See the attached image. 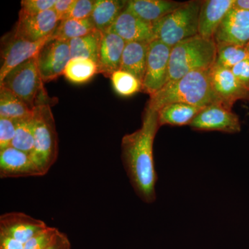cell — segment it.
<instances>
[{
    "mask_svg": "<svg viewBox=\"0 0 249 249\" xmlns=\"http://www.w3.org/2000/svg\"><path fill=\"white\" fill-rule=\"evenodd\" d=\"M160 127L158 111L147 106L142 127L124 135L121 142V157L129 181L137 196L147 204L155 202L157 196L155 186L158 177L153 145Z\"/></svg>",
    "mask_w": 249,
    "mask_h": 249,
    "instance_id": "1",
    "label": "cell"
},
{
    "mask_svg": "<svg viewBox=\"0 0 249 249\" xmlns=\"http://www.w3.org/2000/svg\"><path fill=\"white\" fill-rule=\"evenodd\" d=\"M211 69L192 71L180 79L169 82L163 89L150 96L147 106L158 111L173 103H186L202 108L214 103L222 104L213 87Z\"/></svg>",
    "mask_w": 249,
    "mask_h": 249,
    "instance_id": "2",
    "label": "cell"
},
{
    "mask_svg": "<svg viewBox=\"0 0 249 249\" xmlns=\"http://www.w3.org/2000/svg\"><path fill=\"white\" fill-rule=\"evenodd\" d=\"M216 55L217 44L214 40L196 35L181 41L172 47L168 83L180 79L192 71L212 68Z\"/></svg>",
    "mask_w": 249,
    "mask_h": 249,
    "instance_id": "3",
    "label": "cell"
},
{
    "mask_svg": "<svg viewBox=\"0 0 249 249\" xmlns=\"http://www.w3.org/2000/svg\"><path fill=\"white\" fill-rule=\"evenodd\" d=\"M201 1L183 2L179 7L152 24L155 39L173 47L198 35Z\"/></svg>",
    "mask_w": 249,
    "mask_h": 249,
    "instance_id": "4",
    "label": "cell"
},
{
    "mask_svg": "<svg viewBox=\"0 0 249 249\" xmlns=\"http://www.w3.org/2000/svg\"><path fill=\"white\" fill-rule=\"evenodd\" d=\"M34 114L35 142L31 156L41 173L45 175L58 158V134L49 103L39 105L34 108Z\"/></svg>",
    "mask_w": 249,
    "mask_h": 249,
    "instance_id": "5",
    "label": "cell"
},
{
    "mask_svg": "<svg viewBox=\"0 0 249 249\" xmlns=\"http://www.w3.org/2000/svg\"><path fill=\"white\" fill-rule=\"evenodd\" d=\"M37 68L36 57L15 67L0 83L34 109L39 105L49 103L47 94Z\"/></svg>",
    "mask_w": 249,
    "mask_h": 249,
    "instance_id": "6",
    "label": "cell"
},
{
    "mask_svg": "<svg viewBox=\"0 0 249 249\" xmlns=\"http://www.w3.org/2000/svg\"><path fill=\"white\" fill-rule=\"evenodd\" d=\"M172 47L157 39L150 42L142 91L150 96L160 91L168 83Z\"/></svg>",
    "mask_w": 249,
    "mask_h": 249,
    "instance_id": "7",
    "label": "cell"
},
{
    "mask_svg": "<svg viewBox=\"0 0 249 249\" xmlns=\"http://www.w3.org/2000/svg\"><path fill=\"white\" fill-rule=\"evenodd\" d=\"M52 37L32 42L16 37L13 32L4 36L1 40L0 83L15 67L37 56L41 48Z\"/></svg>",
    "mask_w": 249,
    "mask_h": 249,
    "instance_id": "8",
    "label": "cell"
},
{
    "mask_svg": "<svg viewBox=\"0 0 249 249\" xmlns=\"http://www.w3.org/2000/svg\"><path fill=\"white\" fill-rule=\"evenodd\" d=\"M71 59L69 42L52 37L36 56L37 68L42 81H52L63 74L65 67Z\"/></svg>",
    "mask_w": 249,
    "mask_h": 249,
    "instance_id": "9",
    "label": "cell"
},
{
    "mask_svg": "<svg viewBox=\"0 0 249 249\" xmlns=\"http://www.w3.org/2000/svg\"><path fill=\"white\" fill-rule=\"evenodd\" d=\"M189 125L198 131H218L229 134L241 131L238 116L220 103L204 107Z\"/></svg>",
    "mask_w": 249,
    "mask_h": 249,
    "instance_id": "10",
    "label": "cell"
},
{
    "mask_svg": "<svg viewBox=\"0 0 249 249\" xmlns=\"http://www.w3.org/2000/svg\"><path fill=\"white\" fill-rule=\"evenodd\" d=\"M59 22L60 19L53 9L35 15L19 13V19L12 32L23 40L38 42L52 37Z\"/></svg>",
    "mask_w": 249,
    "mask_h": 249,
    "instance_id": "11",
    "label": "cell"
},
{
    "mask_svg": "<svg viewBox=\"0 0 249 249\" xmlns=\"http://www.w3.org/2000/svg\"><path fill=\"white\" fill-rule=\"evenodd\" d=\"M216 44L247 47L249 44V11L232 8L223 19L214 36Z\"/></svg>",
    "mask_w": 249,
    "mask_h": 249,
    "instance_id": "12",
    "label": "cell"
},
{
    "mask_svg": "<svg viewBox=\"0 0 249 249\" xmlns=\"http://www.w3.org/2000/svg\"><path fill=\"white\" fill-rule=\"evenodd\" d=\"M47 227L43 221L23 213H7L0 216V233L23 245Z\"/></svg>",
    "mask_w": 249,
    "mask_h": 249,
    "instance_id": "13",
    "label": "cell"
},
{
    "mask_svg": "<svg viewBox=\"0 0 249 249\" xmlns=\"http://www.w3.org/2000/svg\"><path fill=\"white\" fill-rule=\"evenodd\" d=\"M211 78L214 92L224 107L231 109L236 101H249V90L240 84L230 69L213 65L211 69Z\"/></svg>",
    "mask_w": 249,
    "mask_h": 249,
    "instance_id": "14",
    "label": "cell"
},
{
    "mask_svg": "<svg viewBox=\"0 0 249 249\" xmlns=\"http://www.w3.org/2000/svg\"><path fill=\"white\" fill-rule=\"evenodd\" d=\"M43 176L30 154L12 146L0 150V178H19Z\"/></svg>",
    "mask_w": 249,
    "mask_h": 249,
    "instance_id": "15",
    "label": "cell"
},
{
    "mask_svg": "<svg viewBox=\"0 0 249 249\" xmlns=\"http://www.w3.org/2000/svg\"><path fill=\"white\" fill-rule=\"evenodd\" d=\"M107 31L115 33L126 42L150 43L155 40L152 24L124 9Z\"/></svg>",
    "mask_w": 249,
    "mask_h": 249,
    "instance_id": "16",
    "label": "cell"
},
{
    "mask_svg": "<svg viewBox=\"0 0 249 249\" xmlns=\"http://www.w3.org/2000/svg\"><path fill=\"white\" fill-rule=\"evenodd\" d=\"M126 42L115 33H103L97 62L98 73L110 78L120 70L121 60Z\"/></svg>",
    "mask_w": 249,
    "mask_h": 249,
    "instance_id": "17",
    "label": "cell"
},
{
    "mask_svg": "<svg viewBox=\"0 0 249 249\" xmlns=\"http://www.w3.org/2000/svg\"><path fill=\"white\" fill-rule=\"evenodd\" d=\"M235 0H206L201 3L199 16L198 35L214 40L218 27L227 13L232 9Z\"/></svg>",
    "mask_w": 249,
    "mask_h": 249,
    "instance_id": "18",
    "label": "cell"
},
{
    "mask_svg": "<svg viewBox=\"0 0 249 249\" xmlns=\"http://www.w3.org/2000/svg\"><path fill=\"white\" fill-rule=\"evenodd\" d=\"M183 2L169 0H130L125 9L145 22L153 24L173 12Z\"/></svg>",
    "mask_w": 249,
    "mask_h": 249,
    "instance_id": "19",
    "label": "cell"
},
{
    "mask_svg": "<svg viewBox=\"0 0 249 249\" xmlns=\"http://www.w3.org/2000/svg\"><path fill=\"white\" fill-rule=\"evenodd\" d=\"M148 45L147 42H126L121 60L120 70L133 75L142 85L146 70Z\"/></svg>",
    "mask_w": 249,
    "mask_h": 249,
    "instance_id": "20",
    "label": "cell"
},
{
    "mask_svg": "<svg viewBox=\"0 0 249 249\" xmlns=\"http://www.w3.org/2000/svg\"><path fill=\"white\" fill-rule=\"evenodd\" d=\"M127 1L97 0L91 14V20L97 30L105 33L109 30L121 13L125 9Z\"/></svg>",
    "mask_w": 249,
    "mask_h": 249,
    "instance_id": "21",
    "label": "cell"
},
{
    "mask_svg": "<svg viewBox=\"0 0 249 249\" xmlns=\"http://www.w3.org/2000/svg\"><path fill=\"white\" fill-rule=\"evenodd\" d=\"M204 108L183 103L166 105L158 111L160 126L170 124L183 126L190 124Z\"/></svg>",
    "mask_w": 249,
    "mask_h": 249,
    "instance_id": "22",
    "label": "cell"
},
{
    "mask_svg": "<svg viewBox=\"0 0 249 249\" xmlns=\"http://www.w3.org/2000/svg\"><path fill=\"white\" fill-rule=\"evenodd\" d=\"M103 36V32L95 29L88 35L69 41L71 58H88L97 63Z\"/></svg>",
    "mask_w": 249,
    "mask_h": 249,
    "instance_id": "23",
    "label": "cell"
},
{
    "mask_svg": "<svg viewBox=\"0 0 249 249\" xmlns=\"http://www.w3.org/2000/svg\"><path fill=\"white\" fill-rule=\"evenodd\" d=\"M34 114L20 98L5 87H0V117L19 120Z\"/></svg>",
    "mask_w": 249,
    "mask_h": 249,
    "instance_id": "24",
    "label": "cell"
},
{
    "mask_svg": "<svg viewBox=\"0 0 249 249\" xmlns=\"http://www.w3.org/2000/svg\"><path fill=\"white\" fill-rule=\"evenodd\" d=\"M98 73L96 62L88 58H71L67 64L63 75L74 84H83Z\"/></svg>",
    "mask_w": 249,
    "mask_h": 249,
    "instance_id": "25",
    "label": "cell"
},
{
    "mask_svg": "<svg viewBox=\"0 0 249 249\" xmlns=\"http://www.w3.org/2000/svg\"><path fill=\"white\" fill-rule=\"evenodd\" d=\"M96 29L91 18L83 19H63L52 34L58 40L69 41L88 35Z\"/></svg>",
    "mask_w": 249,
    "mask_h": 249,
    "instance_id": "26",
    "label": "cell"
},
{
    "mask_svg": "<svg viewBox=\"0 0 249 249\" xmlns=\"http://www.w3.org/2000/svg\"><path fill=\"white\" fill-rule=\"evenodd\" d=\"M35 134V119L34 114L19 119L17 122L16 134L11 146L30 154L34 147Z\"/></svg>",
    "mask_w": 249,
    "mask_h": 249,
    "instance_id": "27",
    "label": "cell"
},
{
    "mask_svg": "<svg viewBox=\"0 0 249 249\" xmlns=\"http://www.w3.org/2000/svg\"><path fill=\"white\" fill-rule=\"evenodd\" d=\"M249 59V52L247 47L232 45V44H217V55L215 66L230 69L240 62Z\"/></svg>",
    "mask_w": 249,
    "mask_h": 249,
    "instance_id": "28",
    "label": "cell"
},
{
    "mask_svg": "<svg viewBox=\"0 0 249 249\" xmlns=\"http://www.w3.org/2000/svg\"><path fill=\"white\" fill-rule=\"evenodd\" d=\"M113 88L121 96H131L142 90V83L127 72L118 70L110 78Z\"/></svg>",
    "mask_w": 249,
    "mask_h": 249,
    "instance_id": "29",
    "label": "cell"
},
{
    "mask_svg": "<svg viewBox=\"0 0 249 249\" xmlns=\"http://www.w3.org/2000/svg\"><path fill=\"white\" fill-rule=\"evenodd\" d=\"M95 1L93 0H73L63 19H83L91 17Z\"/></svg>",
    "mask_w": 249,
    "mask_h": 249,
    "instance_id": "30",
    "label": "cell"
},
{
    "mask_svg": "<svg viewBox=\"0 0 249 249\" xmlns=\"http://www.w3.org/2000/svg\"><path fill=\"white\" fill-rule=\"evenodd\" d=\"M60 231L55 227H48L24 245V249H47Z\"/></svg>",
    "mask_w": 249,
    "mask_h": 249,
    "instance_id": "31",
    "label": "cell"
},
{
    "mask_svg": "<svg viewBox=\"0 0 249 249\" xmlns=\"http://www.w3.org/2000/svg\"><path fill=\"white\" fill-rule=\"evenodd\" d=\"M18 120L0 117V150L11 146L15 134Z\"/></svg>",
    "mask_w": 249,
    "mask_h": 249,
    "instance_id": "32",
    "label": "cell"
},
{
    "mask_svg": "<svg viewBox=\"0 0 249 249\" xmlns=\"http://www.w3.org/2000/svg\"><path fill=\"white\" fill-rule=\"evenodd\" d=\"M56 0H23L19 14L35 15L53 9Z\"/></svg>",
    "mask_w": 249,
    "mask_h": 249,
    "instance_id": "33",
    "label": "cell"
},
{
    "mask_svg": "<svg viewBox=\"0 0 249 249\" xmlns=\"http://www.w3.org/2000/svg\"><path fill=\"white\" fill-rule=\"evenodd\" d=\"M231 71L240 84L249 90V59L236 65Z\"/></svg>",
    "mask_w": 249,
    "mask_h": 249,
    "instance_id": "34",
    "label": "cell"
},
{
    "mask_svg": "<svg viewBox=\"0 0 249 249\" xmlns=\"http://www.w3.org/2000/svg\"><path fill=\"white\" fill-rule=\"evenodd\" d=\"M47 249H71V243L66 234L59 231L58 235Z\"/></svg>",
    "mask_w": 249,
    "mask_h": 249,
    "instance_id": "35",
    "label": "cell"
},
{
    "mask_svg": "<svg viewBox=\"0 0 249 249\" xmlns=\"http://www.w3.org/2000/svg\"><path fill=\"white\" fill-rule=\"evenodd\" d=\"M73 2V0H56L53 9L60 21L63 19Z\"/></svg>",
    "mask_w": 249,
    "mask_h": 249,
    "instance_id": "36",
    "label": "cell"
},
{
    "mask_svg": "<svg viewBox=\"0 0 249 249\" xmlns=\"http://www.w3.org/2000/svg\"><path fill=\"white\" fill-rule=\"evenodd\" d=\"M0 249H24V245L0 233Z\"/></svg>",
    "mask_w": 249,
    "mask_h": 249,
    "instance_id": "37",
    "label": "cell"
},
{
    "mask_svg": "<svg viewBox=\"0 0 249 249\" xmlns=\"http://www.w3.org/2000/svg\"><path fill=\"white\" fill-rule=\"evenodd\" d=\"M232 8L249 11V0H235Z\"/></svg>",
    "mask_w": 249,
    "mask_h": 249,
    "instance_id": "38",
    "label": "cell"
},
{
    "mask_svg": "<svg viewBox=\"0 0 249 249\" xmlns=\"http://www.w3.org/2000/svg\"><path fill=\"white\" fill-rule=\"evenodd\" d=\"M247 49H248V50H249V45L247 46Z\"/></svg>",
    "mask_w": 249,
    "mask_h": 249,
    "instance_id": "39",
    "label": "cell"
}]
</instances>
